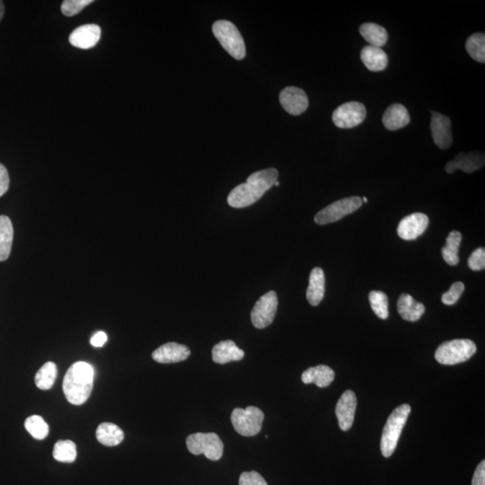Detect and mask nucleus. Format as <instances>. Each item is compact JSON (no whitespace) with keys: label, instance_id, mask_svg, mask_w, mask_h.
I'll list each match as a JSON object with an SVG mask.
<instances>
[{"label":"nucleus","instance_id":"nucleus-20","mask_svg":"<svg viewBox=\"0 0 485 485\" xmlns=\"http://www.w3.org/2000/svg\"><path fill=\"white\" fill-rule=\"evenodd\" d=\"M325 292V273L319 267L311 270L309 276V285L306 289V299L309 304L316 306L321 303Z\"/></svg>","mask_w":485,"mask_h":485},{"label":"nucleus","instance_id":"nucleus-6","mask_svg":"<svg viewBox=\"0 0 485 485\" xmlns=\"http://www.w3.org/2000/svg\"><path fill=\"white\" fill-rule=\"evenodd\" d=\"M265 414L259 408L249 407L246 409H234L231 422L237 433L244 437H253L262 430Z\"/></svg>","mask_w":485,"mask_h":485},{"label":"nucleus","instance_id":"nucleus-25","mask_svg":"<svg viewBox=\"0 0 485 485\" xmlns=\"http://www.w3.org/2000/svg\"><path fill=\"white\" fill-rule=\"evenodd\" d=\"M359 34L369 42V45L379 48L387 44L388 39L387 30L374 23L363 24L359 28Z\"/></svg>","mask_w":485,"mask_h":485},{"label":"nucleus","instance_id":"nucleus-11","mask_svg":"<svg viewBox=\"0 0 485 485\" xmlns=\"http://www.w3.org/2000/svg\"><path fill=\"white\" fill-rule=\"evenodd\" d=\"M429 217L424 213H412L404 217L397 227L398 236L405 241L418 239L426 231L429 226Z\"/></svg>","mask_w":485,"mask_h":485},{"label":"nucleus","instance_id":"nucleus-34","mask_svg":"<svg viewBox=\"0 0 485 485\" xmlns=\"http://www.w3.org/2000/svg\"><path fill=\"white\" fill-rule=\"evenodd\" d=\"M465 290L463 282H457L451 285L450 289L441 297V301L444 305L452 306L456 304Z\"/></svg>","mask_w":485,"mask_h":485},{"label":"nucleus","instance_id":"nucleus-14","mask_svg":"<svg viewBox=\"0 0 485 485\" xmlns=\"http://www.w3.org/2000/svg\"><path fill=\"white\" fill-rule=\"evenodd\" d=\"M356 408H357V397L354 392L347 390L343 393L335 408L336 417L338 419L339 426L342 431H347L352 428Z\"/></svg>","mask_w":485,"mask_h":485},{"label":"nucleus","instance_id":"nucleus-15","mask_svg":"<svg viewBox=\"0 0 485 485\" xmlns=\"http://www.w3.org/2000/svg\"><path fill=\"white\" fill-rule=\"evenodd\" d=\"M485 164L484 154L481 152H470L468 154H458L454 160L448 162L445 167L448 174H453L457 170H462L467 174L479 170Z\"/></svg>","mask_w":485,"mask_h":485},{"label":"nucleus","instance_id":"nucleus-40","mask_svg":"<svg viewBox=\"0 0 485 485\" xmlns=\"http://www.w3.org/2000/svg\"><path fill=\"white\" fill-rule=\"evenodd\" d=\"M5 14V6L3 1H0V21H1L3 16Z\"/></svg>","mask_w":485,"mask_h":485},{"label":"nucleus","instance_id":"nucleus-28","mask_svg":"<svg viewBox=\"0 0 485 485\" xmlns=\"http://www.w3.org/2000/svg\"><path fill=\"white\" fill-rule=\"evenodd\" d=\"M58 369L54 362L45 363L35 375V384L42 390H49L54 385Z\"/></svg>","mask_w":485,"mask_h":485},{"label":"nucleus","instance_id":"nucleus-4","mask_svg":"<svg viewBox=\"0 0 485 485\" xmlns=\"http://www.w3.org/2000/svg\"><path fill=\"white\" fill-rule=\"evenodd\" d=\"M477 345L468 339H457L441 343L435 352V359L442 365H456L466 362L477 352Z\"/></svg>","mask_w":485,"mask_h":485},{"label":"nucleus","instance_id":"nucleus-29","mask_svg":"<svg viewBox=\"0 0 485 485\" xmlns=\"http://www.w3.org/2000/svg\"><path fill=\"white\" fill-rule=\"evenodd\" d=\"M466 49L471 58L480 64L485 62V35L477 32L467 40Z\"/></svg>","mask_w":485,"mask_h":485},{"label":"nucleus","instance_id":"nucleus-18","mask_svg":"<svg viewBox=\"0 0 485 485\" xmlns=\"http://www.w3.org/2000/svg\"><path fill=\"white\" fill-rule=\"evenodd\" d=\"M383 124L389 131H397L407 126L411 118L407 109L400 104L390 105L383 115Z\"/></svg>","mask_w":485,"mask_h":485},{"label":"nucleus","instance_id":"nucleus-10","mask_svg":"<svg viewBox=\"0 0 485 485\" xmlns=\"http://www.w3.org/2000/svg\"><path fill=\"white\" fill-rule=\"evenodd\" d=\"M367 110L359 102H348L340 105L333 114V121L336 127L351 128L359 126L365 120Z\"/></svg>","mask_w":485,"mask_h":485},{"label":"nucleus","instance_id":"nucleus-7","mask_svg":"<svg viewBox=\"0 0 485 485\" xmlns=\"http://www.w3.org/2000/svg\"><path fill=\"white\" fill-rule=\"evenodd\" d=\"M186 445L191 454H203L210 460H219L223 455L222 441L213 432L191 434L187 438Z\"/></svg>","mask_w":485,"mask_h":485},{"label":"nucleus","instance_id":"nucleus-32","mask_svg":"<svg viewBox=\"0 0 485 485\" xmlns=\"http://www.w3.org/2000/svg\"><path fill=\"white\" fill-rule=\"evenodd\" d=\"M373 312L378 318L385 320L388 318V298L384 292L373 290L369 295Z\"/></svg>","mask_w":485,"mask_h":485},{"label":"nucleus","instance_id":"nucleus-27","mask_svg":"<svg viewBox=\"0 0 485 485\" xmlns=\"http://www.w3.org/2000/svg\"><path fill=\"white\" fill-rule=\"evenodd\" d=\"M462 234L458 231H451L446 239V246L442 247L441 253L445 262L450 266H456L460 263L458 251L461 245Z\"/></svg>","mask_w":485,"mask_h":485},{"label":"nucleus","instance_id":"nucleus-31","mask_svg":"<svg viewBox=\"0 0 485 485\" xmlns=\"http://www.w3.org/2000/svg\"><path fill=\"white\" fill-rule=\"evenodd\" d=\"M26 431L36 440H44L49 434V425L44 418L39 415H32L25 421Z\"/></svg>","mask_w":485,"mask_h":485},{"label":"nucleus","instance_id":"nucleus-17","mask_svg":"<svg viewBox=\"0 0 485 485\" xmlns=\"http://www.w3.org/2000/svg\"><path fill=\"white\" fill-rule=\"evenodd\" d=\"M191 355L190 349L176 342H167L152 353V358L158 363H177L186 361Z\"/></svg>","mask_w":485,"mask_h":485},{"label":"nucleus","instance_id":"nucleus-35","mask_svg":"<svg viewBox=\"0 0 485 485\" xmlns=\"http://www.w3.org/2000/svg\"><path fill=\"white\" fill-rule=\"evenodd\" d=\"M468 267L472 270H481L485 268V250L484 247H479L471 253L468 258Z\"/></svg>","mask_w":485,"mask_h":485},{"label":"nucleus","instance_id":"nucleus-23","mask_svg":"<svg viewBox=\"0 0 485 485\" xmlns=\"http://www.w3.org/2000/svg\"><path fill=\"white\" fill-rule=\"evenodd\" d=\"M361 59L369 71L378 72L384 71L388 65L387 54L381 48L367 45L361 49Z\"/></svg>","mask_w":485,"mask_h":485},{"label":"nucleus","instance_id":"nucleus-21","mask_svg":"<svg viewBox=\"0 0 485 485\" xmlns=\"http://www.w3.org/2000/svg\"><path fill=\"white\" fill-rule=\"evenodd\" d=\"M397 311L402 319L409 322H417L425 313V306L417 302L410 294L402 293L397 301Z\"/></svg>","mask_w":485,"mask_h":485},{"label":"nucleus","instance_id":"nucleus-41","mask_svg":"<svg viewBox=\"0 0 485 485\" xmlns=\"http://www.w3.org/2000/svg\"><path fill=\"white\" fill-rule=\"evenodd\" d=\"M362 203H368V199L366 197L362 198Z\"/></svg>","mask_w":485,"mask_h":485},{"label":"nucleus","instance_id":"nucleus-42","mask_svg":"<svg viewBox=\"0 0 485 485\" xmlns=\"http://www.w3.org/2000/svg\"><path fill=\"white\" fill-rule=\"evenodd\" d=\"M275 186H280V181H275Z\"/></svg>","mask_w":485,"mask_h":485},{"label":"nucleus","instance_id":"nucleus-22","mask_svg":"<svg viewBox=\"0 0 485 485\" xmlns=\"http://www.w3.org/2000/svg\"><path fill=\"white\" fill-rule=\"evenodd\" d=\"M335 377V371L328 366L318 365L303 372L301 379L304 384H315L323 388L329 387Z\"/></svg>","mask_w":485,"mask_h":485},{"label":"nucleus","instance_id":"nucleus-24","mask_svg":"<svg viewBox=\"0 0 485 485\" xmlns=\"http://www.w3.org/2000/svg\"><path fill=\"white\" fill-rule=\"evenodd\" d=\"M97 438L104 446L114 447L123 442L124 433L117 425L111 422H104L97 428Z\"/></svg>","mask_w":485,"mask_h":485},{"label":"nucleus","instance_id":"nucleus-19","mask_svg":"<svg viewBox=\"0 0 485 485\" xmlns=\"http://www.w3.org/2000/svg\"><path fill=\"white\" fill-rule=\"evenodd\" d=\"M245 356L243 349L237 347L235 342L227 340L222 341L212 349V359L217 364H226L231 361H241Z\"/></svg>","mask_w":485,"mask_h":485},{"label":"nucleus","instance_id":"nucleus-37","mask_svg":"<svg viewBox=\"0 0 485 485\" xmlns=\"http://www.w3.org/2000/svg\"><path fill=\"white\" fill-rule=\"evenodd\" d=\"M9 174L4 164L0 163V197L4 196L9 188Z\"/></svg>","mask_w":485,"mask_h":485},{"label":"nucleus","instance_id":"nucleus-8","mask_svg":"<svg viewBox=\"0 0 485 485\" xmlns=\"http://www.w3.org/2000/svg\"><path fill=\"white\" fill-rule=\"evenodd\" d=\"M362 199L358 196L345 198L335 201L328 207L323 208L315 216V222L318 225L336 222L342 217L349 215L362 206Z\"/></svg>","mask_w":485,"mask_h":485},{"label":"nucleus","instance_id":"nucleus-12","mask_svg":"<svg viewBox=\"0 0 485 485\" xmlns=\"http://www.w3.org/2000/svg\"><path fill=\"white\" fill-rule=\"evenodd\" d=\"M431 131L434 143L441 150H448L453 143L450 119L436 112H431Z\"/></svg>","mask_w":485,"mask_h":485},{"label":"nucleus","instance_id":"nucleus-3","mask_svg":"<svg viewBox=\"0 0 485 485\" xmlns=\"http://www.w3.org/2000/svg\"><path fill=\"white\" fill-rule=\"evenodd\" d=\"M411 414V407L409 405H402L393 411L388 417L384 430H383L381 450L383 456L390 457L397 448L399 438H400L402 429L407 424L409 415Z\"/></svg>","mask_w":485,"mask_h":485},{"label":"nucleus","instance_id":"nucleus-5","mask_svg":"<svg viewBox=\"0 0 485 485\" xmlns=\"http://www.w3.org/2000/svg\"><path fill=\"white\" fill-rule=\"evenodd\" d=\"M212 32L215 37L219 40L221 46L234 59L241 61L246 57L245 42H244L239 30L233 23L227 21V20H219V21L214 23Z\"/></svg>","mask_w":485,"mask_h":485},{"label":"nucleus","instance_id":"nucleus-13","mask_svg":"<svg viewBox=\"0 0 485 485\" xmlns=\"http://www.w3.org/2000/svg\"><path fill=\"white\" fill-rule=\"evenodd\" d=\"M280 102L287 113L292 115L302 114L309 107L308 95L296 87L283 89L280 94Z\"/></svg>","mask_w":485,"mask_h":485},{"label":"nucleus","instance_id":"nucleus-33","mask_svg":"<svg viewBox=\"0 0 485 485\" xmlns=\"http://www.w3.org/2000/svg\"><path fill=\"white\" fill-rule=\"evenodd\" d=\"M93 2V0H65L61 5L62 14L66 16H73Z\"/></svg>","mask_w":485,"mask_h":485},{"label":"nucleus","instance_id":"nucleus-36","mask_svg":"<svg viewBox=\"0 0 485 485\" xmlns=\"http://www.w3.org/2000/svg\"><path fill=\"white\" fill-rule=\"evenodd\" d=\"M239 485H268L259 473L256 471L244 472L239 478Z\"/></svg>","mask_w":485,"mask_h":485},{"label":"nucleus","instance_id":"nucleus-2","mask_svg":"<svg viewBox=\"0 0 485 485\" xmlns=\"http://www.w3.org/2000/svg\"><path fill=\"white\" fill-rule=\"evenodd\" d=\"M94 369L87 362L74 363L66 373L64 391L66 398L74 405H81L90 397L94 385Z\"/></svg>","mask_w":485,"mask_h":485},{"label":"nucleus","instance_id":"nucleus-38","mask_svg":"<svg viewBox=\"0 0 485 485\" xmlns=\"http://www.w3.org/2000/svg\"><path fill=\"white\" fill-rule=\"evenodd\" d=\"M472 485H485V461L481 462L474 472Z\"/></svg>","mask_w":485,"mask_h":485},{"label":"nucleus","instance_id":"nucleus-9","mask_svg":"<svg viewBox=\"0 0 485 485\" xmlns=\"http://www.w3.org/2000/svg\"><path fill=\"white\" fill-rule=\"evenodd\" d=\"M278 303V297L273 290L261 297L251 313L253 325L257 329L269 326L275 318Z\"/></svg>","mask_w":485,"mask_h":485},{"label":"nucleus","instance_id":"nucleus-39","mask_svg":"<svg viewBox=\"0 0 485 485\" xmlns=\"http://www.w3.org/2000/svg\"><path fill=\"white\" fill-rule=\"evenodd\" d=\"M107 341V333L104 332H98L91 339V345L94 347H102Z\"/></svg>","mask_w":485,"mask_h":485},{"label":"nucleus","instance_id":"nucleus-26","mask_svg":"<svg viewBox=\"0 0 485 485\" xmlns=\"http://www.w3.org/2000/svg\"><path fill=\"white\" fill-rule=\"evenodd\" d=\"M14 229L8 216H0V262H4L11 253Z\"/></svg>","mask_w":485,"mask_h":485},{"label":"nucleus","instance_id":"nucleus-1","mask_svg":"<svg viewBox=\"0 0 485 485\" xmlns=\"http://www.w3.org/2000/svg\"><path fill=\"white\" fill-rule=\"evenodd\" d=\"M278 177L279 172L275 168L256 172L247 178L246 183L239 184L231 191L227 197V203L236 209L252 205L275 186Z\"/></svg>","mask_w":485,"mask_h":485},{"label":"nucleus","instance_id":"nucleus-30","mask_svg":"<svg viewBox=\"0 0 485 485\" xmlns=\"http://www.w3.org/2000/svg\"><path fill=\"white\" fill-rule=\"evenodd\" d=\"M54 457L62 463H73L77 458V447L73 441H59L54 448Z\"/></svg>","mask_w":485,"mask_h":485},{"label":"nucleus","instance_id":"nucleus-16","mask_svg":"<svg viewBox=\"0 0 485 485\" xmlns=\"http://www.w3.org/2000/svg\"><path fill=\"white\" fill-rule=\"evenodd\" d=\"M100 37L101 28L97 25H84L71 32L69 42L76 48L88 49L95 47Z\"/></svg>","mask_w":485,"mask_h":485}]
</instances>
